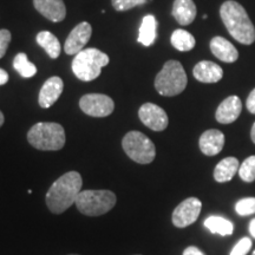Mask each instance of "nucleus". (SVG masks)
I'll list each match as a JSON object with an SVG mask.
<instances>
[{
	"label": "nucleus",
	"instance_id": "obj_1",
	"mask_svg": "<svg viewBox=\"0 0 255 255\" xmlns=\"http://www.w3.org/2000/svg\"><path fill=\"white\" fill-rule=\"evenodd\" d=\"M83 180L77 171H69L56 180L46 193V205L53 214L68 210L82 191Z\"/></svg>",
	"mask_w": 255,
	"mask_h": 255
},
{
	"label": "nucleus",
	"instance_id": "obj_2",
	"mask_svg": "<svg viewBox=\"0 0 255 255\" xmlns=\"http://www.w3.org/2000/svg\"><path fill=\"white\" fill-rule=\"evenodd\" d=\"M220 15L231 36L244 45L255 41V27L244 6L234 0H227L220 8Z\"/></svg>",
	"mask_w": 255,
	"mask_h": 255
},
{
	"label": "nucleus",
	"instance_id": "obj_3",
	"mask_svg": "<svg viewBox=\"0 0 255 255\" xmlns=\"http://www.w3.org/2000/svg\"><path fill=\"white\" fill-rule=\"evenodd\" d=\"M27 141L38 150L57 151L65 145V131L58 123L40 122L28 130Z\"/></svg>",
	"mask_w": 255,
	"mask_h": 255
},
{
	"label": "nucleus",
	"instance_id": "obj_4",
	"mask_svg": "<svg viewBox=\"0 0 255 255\" xmlns=\"http://www.w3.org/2000/svg\"><path fill=\"white\" fill-rule=\"evenodd\" d=\"M188 78L182 64L177 60H168L155 78V89L159 95L173 97L187 87Z\"/></svg>",
	"mask_w": 255,
	"mask_h": 255
},
{
	"label": "nucleus",
	"instance_id": "obj_5",
	"mask_svg": "<svg viewBox=\"0 0 255 255\" xmlns=\"http://www.w3.org/2000/svg\"><path fill=\"white\" fill-rule=\"evenodd\" d=\"M109 64V57L97 49H84L72 60V71L83 82H91L101 75L102 69Z\"/></svg>",
	"mask_w": 255,
	"mask_h": 255
},
{
	"label": "nucleus",
	"instance_id": "obj_6",
	"mask_svg": "<svg viewBox=\"0 0 255 255\" xmlns=\"http://www.w3.org/2000/svg\"><path fill=\"white\" fill-rule=\"evenodd\" d=\"M117 197L110 190H82L75 205L82 214L101 216L110 212L116 205Z\"/></svg>",
	"mask_w": 255,
	"mask_h": 255
},
{
	"label": "nucleus",
	"instance_id": "obj_7",
	"mask_svg": "<svg viewBox=\"0 0 255 255\" xmlns=\"http://www.w3.org/2000/svg\"><path fill=\"white\" fill-rule=\"evenodd\" d=\"M122 146L126 154L136 163L149 164L155 159V144L139 131L128 132L122 141Z\"/></svg>",
	"mask_w": 255,
	"mask_h": 255
},
{
	"label": "nucleus",
	"instance_id": "obj_8",
	"mask_svg": "<svg viewBox=\"0 0 255 255\" xmlns=\"http://www.w3.org/2000/svg\"><path fill=\"white\" fill-rule=\"evenodd\" d=\"M79 108L91 117H107L113 114L115 103L109 96L102 94H89L79 101Z\"/></svg>",
	"mask_w": 255,
	"mask_h": 255
},
{
	"label": "nucleus",
	"instance_id": "obj_9",
	"mask_svg": "<svg viewBox=\"0 0 255 255\" xmlns=\"http://www.w3.org/2000/svg\"><path fill=\"white\" fill-rule=\"evenodd\" d=\"M201 208H202V203L196 197H189L182 201L174 209L173 216H171L175 227L186 228L193 225L200 216Z\"/></svg>",
	"mask_w": 255,
	"mask_h": 255
},
{
	"label": "nucleus",
	"instance_id": "obj_10",
	"mask_svg": "<svg viewBox=\"0 0 255 255\" xmlns=\"http://www.w3.org/2000/svg\"><path fill=\"white\" fill-rule=\"evenodd\" d=\"M139 120L145 127L154 131H163L167 129L168 115L161 107L154 103H144L138 110Z\"/></svg>",
	"mask_w": 255,
	"mask_h": 255
},
{
	"label": "nucleus",
	"instance_id": "obj_11",
	"mask_svg": "<svg viewBox=\"0 0 255 255\" xmlns=\"http://www.w3.org/2000/svg\"><path fill=\"white\" fill-rule=\"evenodd\" d=\"M92 34L91 25L83 21L78 24L73 30L70 32L69 37L66 38L65 44H64V51L68 55H77L82 50H84V46L87 45L88 41L90 40Z\"/></svg>",
	"mask_w": 255,
	"mask_h": 255
},
{
	"label": "nucleus",
	"instance_id": "obj_12",
	"mask_svg": "<svg viewBox=\"0 0 255 255\" xmlns=\"http://www.w3.org/2000/svg\"><path fill=\"white\" fill-rule=\"evenodd\" d=\"M64 83L62 78L51 77L44 83L43 87L40 89L39 97H38V103L43 109H47L51 105H53L58 101L60 95L63 94Z\"/></svg>",
	"mask_w": 255,
	"mask_h": 255
},
{
	"label": "nucleus",
	"instance_id": "obj_13",
	"mask_svg": "<svg viewBox=\"0 0 255 255\" xmlns=\"http://www.w3.org/2000/svg\"><path fill=\"white\" fill-rule=\"evenodd\" d=\"M242 110V102L238 96H229L216 109L215 119L221 124H231L238 120Z\"/></svg>",
	"mask_w": 255,
	"mask_h": 255
},
{
	"label": "nucleus",
	"instance_id": "obj_14",
	"mask_svg": "<svg viewBox=\"0 0 255 255\" xmlns=\"http://www.w3.org/2000/svg\"><path fill=\"white\" fill-rule=\"evenodd\" d=\"M34 8L53 23L64 20L66 15L65 4L63 0H33Z\"/></svg>",
	"mask_w": 255,
	"mask_h": 255
},
{
	"label": "nucleus",
	"instance_id": "obj_15",
	"mask_svg": "<svg viewBox=\"0 0 255 255\" xmlns=\"http://www.w3.org/2000/svg\"><path fill=\"white\" fill-rule=\"evenodd\" d=\"M199 145L201 151L207 156H215L221 152L225 145V135L218 129L207 130L201 135Z\"/></svg>",
	"mask_w": 255,
	"mask_h": 255
},
{
	"label": "nucleus",
	"instance_id": "obj_16",
	"mask_svg": "<svg viewBox=\"0 0 255 255\" xmlns=\"http://www.w3.org/2000/svg\"><path fill=\"white\" fill-rule=\"evenodd\" d=\"M193 75L197 81L201 83H218L223 77V70L218 64L209 62V60H202L197 63L193 70Z\"/></svg>",
	"mask_w": 255,
	"mask_h": 255
},
{
	"label": "nucleus",
	"instance_id": "obj_17",
	"mask_svg": "<svg viewBox=\"0 0 255 255\" xmlns=\"http://www.w3.org/2000/svg\"><path fill=\"white\" fill-rule=\"evenodd\" d=\"M210 50L216 58L225 63H234L239 58V52L231 41L223 37H214L210 40Z\"/></svg>",
	"mask_w": 255,
	"mask_h": 255
},
{
	"label": "nucleus",
	"instance_id": "obj_18",
	"mask_svg": "<svg viewBox=\"0 0 255 255\" xmlns=\"http://www.w3.org/2000/svg\"><path fill=\"white\" fill-rule=\"evenodd\" d=\"M173 17L182 26L191 24L196 17V5L193 0H175L171 11Z\"/></svg>",
	"mask_w": 255,
	"mask_h": 255
},
{
	"label": "nucleus",
	"instance_id": "obj_19",
	"mask_svg": "<svg viewBox=\"0 0 255 255\" xmlns=\"http://www.w3.org/2000/svg\"><path fill=\"white\" fill-rule=\"evenodd\" d=\"M240 163L237 157H226L219 162L214 169V178L216 182H229L239 171Z\"/></svg>",
	"mask_w": 255,
	"mask_h": 255
},
{
	"label": "nucleus",
	"instance_id": "obj_20",
	"mask_svg": "<svg viewBox=\"0 0 255 255\" xmlns=\"http://www.w3.org/2000/svg\"><path fill=\"white\" fill-rule=\"evenodd\" d=\"M156 37H157V20L154 15H145L139 27L137 41L143 46H150L155 43Z\"/></svg>",
	"mask_w": 255,
	"mask_h": 255
},
{
	"label": "nucleus",
	"instance_id": "obj_21",
	"mask_svg": "<svg viewBox=\"0 0 255 255\" xmlns=\"http://www.w3.org/2000/svg\"><path fill=\"white\" fill-rule=\"evenodd\" d=\"M36 40L38 45L43 47L51 58H58V56L60 55V51H62V46H60L58 38H57L55 34L51 33L49 31H41L37 34Z\"/></svg>",
	"mask_w": 255,
	"mask_h": 255
},
{
	"label": "nucleus",
	"instance_id": "obj_22",
	"mask_svg": "<svg viewBox=\"0 0 255 255\" xmlns=\"http://www.w3.org/2000/svg\"><path fill=\"white\" fill-rule=\"evenodd\" d=\"M205 226L209 229L213 234H219L222 237L233 234L234 226L229 220L222 218V216H209L205 221Z\"/></svg>",
	"mask_w": 255,
	"mask_h": 255
},
{
	"label": "nucleus",
	"instance_id": "obj_23",
	"mask_svg": "<svg viewBox=\"0 0 255 255\" xmlns=\"http://www.w3.org/2000/svg\"><path fill=\"white\" fill-rule=\"evenodd\" d=\"M171 45L178 51H182V52H187L194 49L195 46L196 40L193 37V34L182 28H178V30L174 31L170 38Z\"/></svg>",
	"mask_w": 255,
	"mask_h": 255
},
{
	"label": "nucleus",
	"instance_id": "obj_24",
	"mask_svg": "<svg viewBox=\"0 0 255 255\" xmlns=\"http://www.w3.org/2000/svg\"><path fill=\"white\" fill-rule=\"evenodd\" d=\"M13 68L15 71L24 78H31L37 73L36 65H34L33 63H31L30 60L27 59L26 53L23 52L18 53V55L14 57Z\"/></svg>",
	"mask_w": 255,
	"mask_h": 255
},
{
	"label": "nucleus",
	"instance_id": "obj_25",
	"mask_svg": "<svg viewBox=\"0 0 255 255\" xmlns=\"http://www.w3.org/2000/svg\"><path fill=\"white\" fill-rule=\"evenodd\" d=\"M239 175L245 182H253L255 180V155L245 159L239 168Z\"/></svg>",
	"mask_w": 255,
	"mask_h": 255
},
{
	"label": "nucleus",
	"instance_id": "obj_26",
	"mask_svg": "<svg viewBox=\"0 0 255 255\" xmlns=\"http://www.w3.org/2000/svg\"><path fill=\"white\" fill-rule=\"evenodd\" d=\"M235 212L240 216L255 214V197H246L239 200L235 205Z\"/></svg>",
	"mask_w": 255,
	"mask_h": 255
},
{
	"label": "nucleus",
	"instance_id": "obj_27",
	"mask_svg": "<svg viewBox=\"0 0 255 255\" xmlns=\"http://www.w3.org/2000/svg\"><path fill=\"white\" fill-rule=\"evenodd\" d=\"M148 0H111L114 8L116 11H128L136 6L144 5Z\"/></svg>",
	"mask_w": 255,
	"mask_h": 255
},
{
	"label": "nucleus",
	"instance_id": "obj_28",
	"mask_svg": "<svg viewBox=\"0 0 255 255\" xmlns=\"http://www.w3.org/2000/svg\"><path fill=\"white\" fill-rule=\"evenodd\" d=\"M252 248V240L250 238H242L235 245L231 252V255H246Z\"/></svg>",
	"mask_w": 255,
	"mask_h": 255
},
{
	"label": "nucleus",
	"instance_id": "obj_29",
	"mask_svg": "<svg viewBox=\"0 0 255 255\" xmlns=\"http://www.w3.org/2000/svg\"><path fill=\"white\" fill-rule=\"evenodd\" d=\"M11 32L6 28L0 30V59L5 56L6 51L8 49L9 43H11Z\"/></svg>",
	"mask_w": 255,
	"mask_h": 255
},
{
	"label": "nucleus",
	"instance_id": "obj_30",
	"mask_svg": "<svg viewBox=\"0 0 255 255\" xmlns=\"http://www.w3.org/2000/svg\"><path fill=\"white\" fill-rule=\"evenodd\" d=\"M246 107L251 114L255 115V89L254 90H252L250 96H248L247 102H246Z\"/></svg>",
	"mask_w": 255,
	"mask_h": 255
},
{
	"label": "nucleus",
	"instance_id": "obj_31",
	"mask_svg": "<svg viewBox=\"0 0 255 255\" xmlns=\"http://www.w3.org/2000/svg\"><path fill=\"white\" fill-rule=\"evenodd\" d=\"M183 255H205V254H203L202 252H201L197 247L189 246V247H187L186 250H184Z\"/></svg>",
	"mask_w": 255,
	"mask_h": 255
},
{
	"label": "nucleus",
	"instance_id": "obj_32",
	"mask_svg": "<svg viewBox=\"0 0 255 255\" xmlns=\"http://www.w3.org/2000/svg\"><path fill=\"white\" fill-rule=\"evenodd\" d=\"M8 82V73L5 70L0 69V85H4Z\"/></svg>",
	"mask_w": 255,
	"mask_h": 255
},
{
	"label": "nucleus",
	"instance_id": "obj_33",
	"mask_svg": "<svg viewBox=\"0 0 255 255\" xmlns=\"http://www.w3.org/2000/svg\"><path fill=\"white\" fill-rule=\"evenodd\" d=\"M250 233H251L252 237L255 239V218L252 220L250 223Z\"/></svg>",
	"mask_w": 255,
	"mask_h": 255
},
{
	"label": "nucleus",
	"instance_id": "obj_34",
	"mask_svg": "<svg viewBox=\"0 0 255 255\" xmlns=\"http://www.w3.org/2000/svg\"><path fill=\"white\" fill-rule=\"evenodd\" d=\"M251 138H252V141L254 142V144H255V123L253 124V127H252V131H251Z\"/></svg>",
	"mask_w": 255,
	"mask_h": 255
},
{
	"label": "nucleus",
	"instance_id": "obj_35",
	"mask_svg": "<svg viewBox=\"0 0 255 255\" xmlns=\"http://www.w3.org/2000/svg\"><path fill=\"white\" fill-rule=\"evenodd\" d=\"M4 122H5V117H4V114H2L1 111H0V127H1L2 124H4Z\"/></svg>",
	"mask_w": 255,
	"mask_h": 255
},
{
	"label": "nucleus",
	"instance_id": "obj_36",
	"mask_svg": "<svg viewBox=\"0 0 255 255\" xmlns=\"http://www.w3.org/2000/svg\"><path fill=\"white\" fill-rule=\"evenodd\" d=\"M252 255H255V250H254V252H253V254H252Z\"/></svg>",
	"mask_w": 255,
	"mask_h": 255
},
{
	"label": "nucleus",
	"instance_id": "obj_37",
	"mask_svg": "<svg viewBox=\"0 0 255 255\" xmlns=\"http://www.w3.org/2000/svg\"><path fill=\"white\" fill-rule=\"evenodd\" d=\"M70 255H78V254H70Z\"/></svg>",
	"mask_w": 255,
	"mask_h": 255
}]
</instances>
